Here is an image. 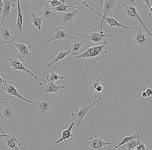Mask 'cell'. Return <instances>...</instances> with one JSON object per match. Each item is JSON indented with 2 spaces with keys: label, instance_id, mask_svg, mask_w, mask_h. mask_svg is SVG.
<instances>
[{
  "label": "cell",
  "instance_id": "cell-1",
  "mask_svg": "<svg viewBox=\"0 0 152 150\" xmlns=\"http://www.w3.org/2000/svg\"><path fill=\"white\" fill-rule=\"evenodd\" d=\"M122 6L123 7V10H121L119 12H115V13L116 14H121L126 18L139 22L140 24L143 26V29H145L147 31V34L152 37V33H151L148 28L144 24L141 19V17L140 16L135 1L129 0L127 1L126 3L122 4Z\"/></svg>",
  "mask_w": 152,
  "mask_h": 150
},
{
  "label": "cell",
  "instance_id": "cell-2",
  "mask_svg": "<svg viewBox=\"0 0 152 150\" xmlns=\"http://www.w3.org/2000/svg\"><path fill=\"white\" fill-rule=\"evenodd\" d=\"M78 36L89 40L91 43L104 45L107 44V38H108L115 36V39L117 38L118 34H105L102 30H100L99 32L96 30H90L85 34H78Z\"/></svg>",
  "mask_w": 152,
  "mask_h": 150
},
{
  "label": "cell",
  "instance_id": "cell-3",
  "mask_svg": "<svg viewBox=\"0 0 152 150\" xmlns=\"http://www.w3.org/2000/svg\"><path fill=\"white\" fill-rule=\"evenodd\" d=\"M106 45L107 44L90 47L85 53L76 57L75 59H84L98 60L102 56L108 52Z\"/></svg>",
  "mask_w": 152,
  "mask_h": 150
},
{
  "label": "cell",
  "instance_id": "cell-4",
  "mask_svg": "<svg viewBox=\"0 0 152 150\" xmlns=\"http://www.w3.org/2000/svg\"><path fill=\"white\" fill-rule=\"evenodd\" d=\"M32 104L36 105L37 108L36 114L37 115H40L41 119L53 110L54 104L51 100L48 97V94L45 95L41 97L37 101L33 102Z\"/></svg>",
  "mask_w": 152,
  "mask_h": 150
},
{
  "label": "cell",
  "instance_id": "cell-5",
  "mask_svg": "<svg viewBox=\"0 0 152 150\" xmlns=\"http://www.w3.org/2000/svg\"><path fill=\"white\" fill-rule=\"evenodd\" d=\"M101 99H102V98H99V99L96 102H94V103H91V104H88V105L87 104H84L80 109L76 110L75 111L71 113V116L75 118L76 119H77V127H76V131L75 132L73 133V134L77 132L82 121L83 120L85 116L87 115V114L90 112L91 108Z\"/></svg>",
  "mask_w": 152,
  "mask_h": 150
},
{
  "label": "cell",
  "instance_id": "cell-6",
  "mask_svg": "<svg viewBox=\"0 0 152 150\" xmlns=\"http://www.w3.org/2000/svg\"><path fill=\"white\" fill-rule=\"evenodd\" d=\"M16 112L13 106L7 101H4L0 108V116L7 123L11 125H15L14 116Z\"/></svg>",
  "mask_w": 152,
  "mask_h": 150
},
{
  "label": "cell",
  "instance_id": "cell-7",
  "mask_svg": "<svg viewBox=\"0 0 152 150\" xmlns=\"http://www.w3.org/2000/svg\"><path fill=\"white\" fill-rule=\"evenodd\" d=\"M142 25L140 24L139 28L138 29L133 28L136 30V33L133 35H131L134 41L141 48L142 50V48L144 46L151 44L152 43V37L149 34H144L142 32Z\"/></svg>",
  "mask_w": 152,
  "mask_h": 150
},
{
  "label": "cell",
  "instance_id": "cell-8",
  "mask_svg": "<svg viewBox=\"0 0 152 150\" xmlns=\"http://www.w3.org/2000/svg\"><path fill=\"white\" fill-rule=\"evenodd\" d=\"M82 4L83 5L85 6V7H87V8H89L90 10H92L93 12L97 14L98 15H99L102 18V21L101 23L100 27V28H99V29L100 30H102V23H103V21L104 20H105V21L107 22L108 24L109 25V26L111 27H117L118 28H125V29H132V27H128V26H125L123 25L122 23H120L117 20L115 19V18H111V17H104L103 15H102L101 14H99L98 12H96L94 10L92 9V8H90V7L88 6V4H87V2L86 1H83Z\"/></svg>",
  "mask_w": 152,
  "mask_h": 150
},
{
  "label": "cell",
  "instance_id": "cell-9",
  "mask_svg": "<svg viewBox=\"0 0 152 150\" xmlns=\"http://www.w3.org/2000/svg\"><path fill=\"white\" fill-rule=\"evenodd\" d=\"M89 139L90 140L87 141V143L91 150H103L107 146H109V150H111V143L104 141L102 137H99L95 135L94 137H90Z\"/></svg>",
  "mask_w": 152,
  "mask_h": 150
},
{
  "label": "cell",
  "instance_id": "cell-10",
  "mask_svg": "<svg viewBox=\"0 0 152 150\" xmlns=\"http://www.w3.org/2000/svg\"><path fill=\"white\" fill-rule=\"evenodd\" d=\"M7 59L9 61L10 65L12 68L13 70H14V71L19 70V71H23V72H26L28 73L36 79V80H37L40 85H42V83L40 82L38 77L34 75L28 69L25 68V65H26V64H23L18 59L15 58H10L9 56H8Z\"/></svg>",
  "mask_w": 152,
  "mask_h": 150
},
{
  "label": "cell",
  "instance_id": "cell-11",
  "mask_svg": "<svg viewBox=\"0 0 152 150\" xmlns=\"http://www.w3.org/2000/svg\"><path fill=\"white\" fill-rule=\"evenodd\" d=\"M1 91H4L6 93L8 94L11 96H13L17 97L18 98L24 101H26V102H30L32 104V101L30 100H28L25 98L24 97H23L20 93L17 91L16 89V86L15 84L11 81H6L4 87L3 89H1Z\"/></svg>",
  "mask_w": 152,
  "mask_h": 150
},
{
  "label": "cell",
  "instance_id": "cell-12",
  "mask_svg": "<svg viewBox=\"0 0 152 150\" xmlns=\"http://www.w3.org/2000/svg\"><path fill=\"white\" fill-rule=\"evenodd\" d=\"M67 39H72L74 40L75 37L69 34L67 31V29L65 27L59 26L56 29V33L53 37L49 40H46L45 41L49 42L56 40Z\"/></svg>",
  "mask_w": 152,
  "mask_h": 150
},
{
  "label": "cell",
  "instance_id": "cell-13",
  "mask_svg": "<svg viewBox=\"0 0 152 150\" xmlns=\"http://www.w3.org/2000/svg\"><path fill=\"white\" fill-rule=\"evenodd\" d=\"M11 44L13 45L18 50L20 53L21 56L23 58L30 59H31V56L32 55L31 50V46L27 45L26 44L24 40H22L18 43H12Z\"/></svg>",
  "mask_w": 152,
  "mask_h": 150
},
{
  "label": "cell",
  "instance_id": "cell-14",
  "mask_svg": "<svg viewBox=\"0 0 152 150\" xmlns=\"http://www.w3.org/2000/svg\"><path fill=\"white\" fill-rule=\"evenodd\" d=\"M117 0H102L100 4L103 6V16L104 17H108L111 12L115 10L116 7L120 8L117 4Z\"/></svg>",
  "mask_w": 152,
  "mask_h": 150
},
{
  "label": "cell",
  "instance_id": "cell-15",
  "mask_svg": "<svg viewBox=\"0 0 152 150\" xmlns=\"http://www.w3.org/2000/svg\"><path fill=\"white\" fill-rule=\"evenodd\" d=\"M39 15L42 17L43 20L46 23L51 22L56 16V12L48 4L43 8Z\"/></svg>",
  "mask_w": 152,
  "mask_h": 150
},
{
  "label": "cell",
  "instance_id": "cell-16",
  "mask_svg": "<svg viewBox=\"0 0 152 150\" xmlns=\"http://www.w3.org/2000/svg\"><path fill=\"white\" fill-rule=\"evenodd\" d=\"M0 37L1 41L3 43L11 44L14 40V36L12 31L10 28L4 26L2 28H0Z\"/></svg>",
  "mask_w": 152,
  "mask_h": 150
},
{
  "label": "cell",
  "instance_id": "cell-17",
  "mask_svg": "<svg viewBox=\"0 0 152 150\" xmlns=\"http://www.w3.org/2000/svg\"><path fill=\"white\" fill-rule=\"evenodd\" d=\"M3 138L7 149L10 150H21L19 147L21 143L18 140L15 138L14 135L11 137L5 134Z\"/></svg>",
  "mask_w": 152,
  "mask_h": 150
},
{
  "label": "cell",
  "instance_id": "cell-18",
  "mask_svg": "<svg viewBox=\"0 0 152 150\" xmlns=\"http://www.w3.org/2000/svg\"><path fill=\"white\" fill-rule=\"evenodd\" d=\"M65 88L64 86H57L55 84V83L49 82L46 84L45 87L44 89L43 92H41L43 94H55V95L58 96V98H59L60 96L59 94L61 91Z\"/></svg>",
  "mask_w": 152,
  "mask_h": 150
},
{
  "label": "cell",
  "instance_id": "cell-19",
  "mask_svg": "<svg viewBox=\"0 0 152 150\" xmlns=\"http://www.w3.org/2000/svg\"><path fill=\"white\" fill-rule=\"evenodd\" d=\"M102 80L101 76H100L97 78L95 81L92 82L90 85V89L91 91L94 93V97L96 98L99 97V98H102L100 93L103 91V87L101 84V81Z\"/></svg>",
  "mask_w": 152,
  "mask_h": 150
},
{
  "label": "cell",
  "instance_id": "cell-20",
  "mask_svg": "<svg viewBox=\"0 0 152 150\" xmlns=\"http://www.w3.org/2000/svg\"><path fill=\"white\" fill-rule=\"evenodd\" d=\"M84 7L85 6L84 5L77 10H68L66 12H64L62 17V22L63 24L65 25L68 23L73 21L75 17L77 15L79 11Z\"/></svg>",
  "mask_w": 152,
  "mask_h": 150
},
{
  "label": "cell",
  "instance_id": "cell-21",
  "mask_svg": "<svg viewBox=\"0 0 152 150\" xmlns=\"http://www.w3.org/2000/svg\"><path fill=\"white\" fill-rule=\"evenodd\" d=\"M4 3L3 13L2 14V19H4L8 18L11 15V11L15 7V4L12 0H3Z\"/></svg>",
  "mask_w": 152,
  "mask_h": 150
},
{
  "label": "cell",
  "instance_id": "cell-22",
  "mask_svg": "<svg viewBox=\"0 0 152 150\" xmlns=\"http://www.w3.org/2000/svg\"><path fill=\"white\" fill-rule=\"evenodd\" d=\"M17 1L18 3V17H17V23L15 27H17L20 33L21 36L22 37L23 14L21 10L20 1L18 0Z\"/></svg>",
  "mask_w": 152,
  "mask_h": 150
},
{
  "label": "cell",
  "instance_id": "cell-23",
  "mask_svg": "<svg viewBox=\"0 0 152 150\" xmlns=\"http://www.w3.org/2000/svg\"><path fill=\"white\" fill-rule=\"evenodd\" d=\"M75 125L74 122H72L71 125L68 127V129L62 131V137L59 140H57L55 143V145L59 144L63 140H64L65 143H67V140H69L73 136V134L71 133V130Z\"/></svg>",
  "mask_w": 152,
  "mask_h": 150
},
{
  "label": "cell",
  "instance_id": "cell-24",
  "mask_svg": "<svg viewBox=\"0 0 152 150\" xmlns=\"http://www.w3.org/2000/svg\"><path fill=\"white\" fill-rule=\"evenodd\" d=\"M84 43H85L84 42L77 41H73L69 49L71 51V54L73 56H75V55H77V56H79V54L80 53L79 49Z\"/></svg>",
  "mask_w": 152,
  "mask_h": 150
},
{
  "label": "cell",
  "instance_id": "cell-25",
  "mask_svg": "<svg viewBox=\"0 0 152 150\" xmlns=\"http://www.w3.org/2000/svg\"><path fill=\"white\" fill-rule=\"evenodd\" d=\"M140 138V136L139 133H135L129 136L126 137L124 138L123 140L121 142V143L119 144H118V145H116L115 144H114V148L115 149H118L119 148L120 146H121L126 144V143H128V142H130L131 140H139Z\"/></svg>",
  "mask_w": 152,
  "mask_h": 150
},
{
  "label": "cell",
  "instance_id": "cell-26",
  "mask_svg": "<svg viewBox=\"0 0 152 150\" xmlns=\"http://www.w3.org/2000/svg\"><path fill=\"white\" fill-rule=\"evenodd\" d=\"M71 53V51L70 49L66 51H61L60 52L57 54L56 58L54 59V60L51 63L47 64V67H49L51 66L53 64L58 62L60 61L61 60L65 58L66 57L68 56Z\"/></svg>",
  "mask_w": 152,
  "mask_h": 150
},
{
  "label": "cell",
  "instance_id": "cell-27",
  "mask_svg": "<svg viewBox=\"0 0 152 150\" xmlns=\"http://www.w3.org/2000/svg\"><path fill=\"white\" fill-rule=\"evenodd\" d=\"M42 17H38L35 14H32V23L33 27L38 28L39 30H41L42 24L43 21Z\"/></svg>",
  "mask_w": 152,
  "mask_h": 150
},
{
  "label": "cell",
  "instance_id": "cell-28",
  "mask_svg": "<svg viewBox=\"0 0 152 150\" xmlns=\"http://www.w3.org/2000/svg\"><path fill=\"white\" fill-rule=\"evenodd\" d=\"M47 80L49 82H53L55 83L59 80L64 79V76H61L59 75L54 71L52 70L50 72V75H48L46 76Z\"/></svg>",
  "mask_w": 152,
  "mask_h": 150
},
{
  "label": "cell",
  "instance_id": "cell-29",
  "mask_svg": "<svg viewBox=\"0 0 152 150\" xmlns=\"http://www.w3.org/2000/svg\"><path fill=\"white\" fill-rule=\"evenodd\" d=\"M83 4H82L79 6H71L70 5V4H68V5H66V4H63V5H60L59 6L57 7H55V8H53V10L55 12L56 11H59V12H66V11H68L67 10V8L68 7H71V8H77V9H78L80 7H81L83 6Z\"/></svg>",
  "mask_w": 152,
  "mask_h": 150
},
{
  "label": "cell",
  "instance_id": "cell-30",
  "mask_svg": "<svg viewBox=\"0 0 152 150\" xmlns=\"http://www.w3.org/2000/svg\"><path fill=\"white\" fill-rule=\"evenodd\" d=\"M141 142L139 140L136 141L135 140H133L124 145V147L127 148L128 150H133L135 147L139 145Z\"/></svg>",
  "mask_w": 152,
  "mask_h": 150
},
{
  "label": "cell",
  "instance_id": "cell-31",
  "mask_svg": "<svg viewBox=\"0 0 152 150\" xmlns=\"http://www.w3.org/2000/svg\"><path fill=\"white\" fill-rule=\"evenodd\" d=\"M47 4H49L52 8H54L59 6L65 4V1H57V0H49L47 1Z\"/></svg>",
  "mask_w": 152,
  "mask_h": 150
},
{
  "label": "cell",
  "instance_id": "cell-32",
  "mask_svg": "<svg viewBox=\"0 0 152 150\" xmlns=\"http://www.w3.org/2000/svg\"><path fill=\"white\" fill-rule=\"evenodd\" d=\"M133 150H149V149L146 147V145H144V142H142Z\"/></svg>",
  "mask_w": 152,
  "mask_h": 150
},
{
  "label": "cell",
  "instance_id": "cell-33",
  "mask_svg": "<svg viewBox=\"0 0 152 150\" xmlns=\"http://www.w3.org/2000/svg\"><path fill=\"white\" fill-rule=\"evenodd\" d=\"M4 7V3L3 0H0V17L3 13Z\"/></svg>",
  "mask_w": 152,
  "mask_h": 150
},
{
  "label": "cell",
  "instance_id": "cell-34",
  "mask_svg": "<svg viewBox=\"0 0 152 150\" xmlns=\"http://www.w3.org/2000/svg\"><path fill=\"white\" fill-rule=\"evenodd\" d=\"M6 81V80L3 79L0 76V89H1V90L4 87Z\"/></svg>",
  "mask_w": 152,
  "mask_h": 150
},
{
  "label": "cell",
  "instance_id": "cell-35",
  "mask_svg": "<svg viewBox=\"0 0 152 150\" xmlns=\"http://www.w3.org/2000/svg\"><path fill=\"white\" fill-rule=\"evenodd\" d=\"M146 91L147 92L148 98H150L152 96V90L149 87H148L147 89H146Z\"/></svg>",
  "mask_w": 152,
  "mask_h": 150
},
{
  "label": "cell",
  "instance_id": "cell-36",
  "mask_svg": "<svg viewBox=\"0 0 152 150\" xmlns=\"http://www.w3.org/2000/svg\"><path fill=\"white\" fill-rule=\"evenodd\" d=\"M140 1L142 2V3H145V4H146L148 6V8H149V10H151V6H150V2H151V1L150 0H149V1H143V0H142V1Z\"/></svg>",
  "mask_w": 152,
  "mask_h": 150
},
{
  "label": "cell",
  "instance_id": "cell-37",
  "mask_svg": "<svg viewBox=\"0 0 152 150\" xmlns=\"http://www.w3.org/2000/svg\"><path fill=\"white\" fill-rule=\"evenodd\" d=\"M141 96H142V99L145 100L147 99V98H148V96H147V92L146 91H143L142 92V94H141Z\"/></svg>",
  "mask_w": 152,
  "mask_h": 150
},
{
  "label": "cell",
  "instance_id": "cell-38",
  "mask_svg": "<svg viewBox=\"0 0 152 150\" xmlns=\"http://www.w3.org/2000/svg\"><path fill=\"white\" fill-rule=\"evenodd\" d=\"M0 130H1V132L2 133V134H0V138H3L4 137V136L5 135V133L4 132L3 130H2L1 128L0 127Z\"/></svg>",
  "mask_w": 152,
  "mask_h": 150
},
{
  "label": "cell",
  "instance_id": "cell-39",
  "mask_svg": "<svg viewBox=\"0 0 152 150\" xmlns=\"http://www.w3.org/2000/svg\"><path fill=\"white\" fill-rule=\"evenodd\" d=\"M152 13V6L151 7V10L150 11V13L149 14H148V15H149V18H151V14Z\"/></svg>",
  "mask_w": 152,
  "mask_h": 150
},
{
  "label": "cell",
  "instance_id": "cell-40",
  "mask_svg": "<svg viewBox=\"0 0 152 150\" xmlns=\"http://www.w3.org/2000/svg\"><path fill=\"white\" fill-rule=\"evenodd\" d=\"M48 149H49V150H52L51 149H50V148H49H49H48Z\"/></svg>",
  "mask_w": 152,
  "mask_h": 150
},
{
  "label": "cell",
  "instance_id": "cell-41",
  "mask_svg": "<svg viewBox=\"0 0 152 150\" xmlns=\"http://www.w3.org/2000/svg\"><path fill=\"white\" fill-rule=\"evenodd\" d=\"M0 38H1V37H0Z\"/></svg>",
  "mask_w": 152,
  "mask_h": 150
},
{
  "label": "cell",
  "instance_id": "cell-42",
  "mask_svg": "<svg viewBox=\"0 0 152 150\" xmlns=\"http://www.w3.org/2000/svg\"></svg>",
  "mask_w": 152,
  "mask_h": 150
}]
</instances>
